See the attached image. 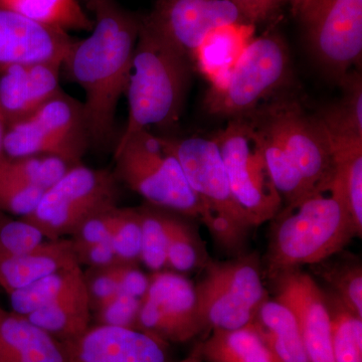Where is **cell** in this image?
I'll return each instance as SVG.
<instances>
[{"label": "cell", "instance_id": "cell-1", "mask_svg": "<svg viewBox=\"0 0 362 362\" xmlns=\"http://www.w3.org/2000/svg\"><path fill=\"white\" fill-rule=\"evenodd\" d=\"M94 25L89 37L75 40L62 71L85 93L86 118L92 145L110 144L117 106L125 95L141 16L117 0H83Z\"/></svg>", "mask_w": 362, "mask_h": 362}, {"label": "cell", "instance_id": "cell-2", "mask_svg": "<svg viewBox=\"0 0 362 362\" xmlns=\"http://www.w3.org/2000/svg\"><path fill=\"white\" fill-rule=\"evenodd\" d=\"M266 274L315 265L359 237L341 187L332 177L302 199L285 204L272 218Z\"/></svg>", "mask_w": 362, "mask_h": 362}, {"label": "cell", "instance_id": "cell-3", "mask_svg": "<svg viewBox=\"0 0 362 362\" xmlns=\"http://www.w3.org/2000/svg\"><path fill=\"white\" fill-rule=\"evenodd\" d=\"M190 64L183 52L141 18L125 93L129 113L118 142L150 127L169 129L178 122L189 87Z\"/></svg>", "mask_w": 362, "mask_h": 362}, {"label": "cell", "instance_id": "cell-4", "mask_svg": "<svg viewBox=\"0 0 362 362\" xmlns=\"http://www.w3.org/2000/svg\"><path fill=\"white\" fill-rule=\"evenodd\" d=\"M165 140L199 201V221L221 250L233 256L243 254L252 228L233 197L216 140L214 137H165Z\"/></svg>", "mask_w": 362, "mask_h": 362}, {"label": "cell", "instance_id": "cell-5", "mask_svg": "<svg viewBox=\"0 0 362 362\" xmlns=\"http://www.w3.org/2000/svg\"><path fill=\"white\" fill-rule=\"evenodd\" d=\"M115 175L147 204L199 220L201 207L165 137L141 130L116 144Z\"/></svg>", "mask_w": 362, "mask_h": 362}, {"label": "cell", "instance_id": "cell-6", "mask_svg": "<svg viewBox=\"0 0 362 362\" xmlns=\"http://www.w3.org/2000/svg\"><path fill=\"white\" fill-rule=\"evenodd\" d=\"M290 78L287 45L276 33H265L247 42L221 85L211 86L204 106L211 115L247 116L287 87Z\"/></svg>", "mask_w": 362, "mask_h": 362}, {"label": "cell", "instance_id": "cell-7", "mask_svg": "<svg viewBox=\"0 0 362 362\" xmlns=\"http://www.w3.org/2000/svg\"><path fill=\"white\" fill-rule=\"evenodd\" d=\"M202 271L195 292L206 329L235 330L252 324L269 299L259 255L243 252L226 261L211 259Z\"/></svg>", "mask_w": 362, "mask_h": 362}, {"label": "cell", "instance_id": "cell-8", "mask_svg": "<svg viewBox=\"0 0 362 362\" xmlns=\"http://www.w3.org/2000/svg\"><path fill=\"white\" fill-rule=\"evenodd\" d=\"M214 139L230 189L252 228L270 221L283 207L272 181L256 128L247 117L230 119Z\"/></svg>", "mask_w": 362, "mask_h": 362}, {"label": "cell", "instance_id": "cell-9", "mask_svg": "<svg viewBox=\"0 0 362 362\" xmlns=\"http://www.w3.org/2000/svg\"><path fill=\"white\" fill-rule=\"evenodd\" d=\"M118 182L108 169L78 164L45 190L39 206L23 220L37 226L47 240L71 238L87 218L118 206Z\"/></svg>", "mask_w": 362, "mask_h": 362}, {"label": "cell", "instance_id": "cell-10", "mask_svg": "<svg viewBox=\"0 0 362 362\" xmlns=\"http://www.w3.org/2000/svg\"><path fill=\"white\" fill-rule=\"evenodd\" d=\"M92 145L84 105L63 90L33 115L7 126L6 158L47 154L74 164L82 163Z\"/></svg>", "mask_w": 362, "mask_h": 362}, {"label": "cell", "instance_id": "cell-11", "mask_svg": "<svg viewBox=\"0 0 362 362\" xmlns=\"http://www.w3.org/2000/svg\"><path fill=\"white\" fill-rule=\"evenodd\" d=\"M247 117L281 145L312 187L332 180V158L327 140L315 117L301 104L280 97L259 106Z\"/></svg>", "mask_w": 362, "mask_h": 362}, {"label": "cell", "instance_id": "cell-12", "mask_svg": "<svg viewBox=\"0 0 362 362\" xmlns=\"http://www.w3.org/2000/svg\"><path fill=\"white\" fill-rule=\"evenodd\" d=\"M319 65L340 80L362 56V0H313L298 16Z\"/></svg>", "mask_w": 362, "mask_h": 362}, {"label": "cell", "instance_id": "cell-13", "mask_svg": "<svg viewBox=\"0 0 362 362\" xmlns=\"http://www.w3.org/2000/svg\"><path fill=\"white\" fill-rule=\"evenodd\" d=\"M140 303L136 329L168 343H185L206 331L195 285L173 271L153 272Z\"/></svg>", "mask_w": 362, "mask_h": 362}, {"label": "cell", "instance_id": "cell-14", "mask_svg": "<svg viewBox=\"0 0 362 362\" xmlns=\"http://www.w3.org/2000/svg\"><path fill=\"white\" fill-rule=\"evenodd\" d=\"M144 18L190 62L214 30L249 25L230 0H158Z\"/></svg>", "mask_w": 362, "mask_h": 362}, {"label": "cell", "instance_id": "cell-15", "mask_svg": "<svg viewBox=\"0 0 362 362\" xmlns=\"http://www.w3.org/2000/svg\"><path fill=\"white\" fill-rule=\"evenodd\" d=\"M274 299L292 312L312 362H334L330 343V319L322 287L301 268L271 279Z\"/></svg>", "mask_w": 362, "mask_h": 362}, {"label": "cell", "instance_id": "cell-16", "mask_svg": "<svg viewBox=\"0 0 362 362\" xmlns=\"http://www.w3.org/2000/svg\"><path fill=\"white\" fill-rule=\"evenodd\" d=\"M66 345L69 362H168V343L131 328L92 325Z\"/></svg>", "mask_w": 362, "mask_h": 362}, {"label": "cell", "instance_id": "cell-17", "mask_svg": "<svg viewBox=\"0 0 362 362\" xmlns=\"http://www.w3.org/2000/svg\"><path fill=\"white\" fill-rule=\"evenodd\" d=\"M63 62L16 64L0 70V114L6 125L33 115L61 92Z\"/></svg>", "mask_w": 362, "mask_h": 362}, {"label": "cell", "instance_id": "cell-18", "mask_svg": "<svg viewBox=\"0 0 362 362\" xmlns=\"http://www.w3.org/2000/svg\"><path fill=\"white\" fill-rule=\"evenodd\" d=\"M75 40L65 30L0 7V70L16 64L64 62Z\"/></svg>", "mask_w": 362, "mask_h": 362}, {"label": "cell", "instance_id": "cell-19", "mask_svg": "<svg viewBox=\"0 0 362 362\" xmlns=\"http://www.w3.org/2000/svg\"><path fill=\"white\" fill-rule=\"evenodd\" d=\"M332 158L333 177L341 187L359 237L362 235V129L335 114L316 117Z\"/></svg>", "mask_w": 362, "mask_h": 362}, {"label": "cell", "instance_id": "cell-20", "mask_svg": "<svg viewBox=\"0 0 362 362\" xmlns=\"http://www.w3.org/2000/svg\"><path fill=\"white\" fill-rule=\"evenodd\" d=\"M0 362H69L66 343L0 307Z\"/></svg>", "mask_w": 362, "mask_h": 362}, {"label": "cell", "instance_id": "cell-21", "mask_svg": "<svg viewBox=\"0 0 362 362\" xmlns=\"http://www.w3.org/2000/svg\"><path fill=\"white\" fill-rule=\"evenodd\" d=\"M78 266L70 239L47 240L25 254L0 256V287L8 295L45 276Z\"/></svg>", "mask_w": 362, "mask_h": 362}, {"label": "cell", "instance_id": "cell-22", "mask_svg": "<svg viewBox=\"0 0 362 362\" xmlns=\"http://www.w3.org/2000/svg\"><path fill=\"white\" fill-rule=\"evenodd\" d=\"M25 318L64 343L73 341L84 334L92 326V311L84 275L52 303Z\"/></svg>", "mask_w": 362, "mask_h": 362}, {"label": "cell", "instance_id": "cell-23", "mask_svg": "<svg viewBox=\"0 0 362 362\" xmlns=\"http://www.w3.org/2000/svg\"><path fill=\"white\" fill-rule=\"evenodd\" d=\"M252 325L279 362H312L296 319L289 308L277 300L267 299Z\"/></svg>", "mask_w": 362, "mask_h": 362}, {"label": "cell", "instance_id": "cell-24", "mask_svg": "<svg viewBox=\"0 0 362 362\" xmlns=\"http://www.w3.org/2000/svg\"><path fill=\"white\" fill-rule=\"evenodd\" d=\"M251 25L223 26L207 35L194 62L211 86L221 85L249 42Z\"/></svg>", "mask_w": 362, "mask_h": 362}, {"label": "cell", "instance_id": "cell-25", "mask_svg": "<svg viewBox=\"0 0 362 362\" xmlns=\"http://www.w3.org/2000/svg\"><path fill=\"white\" fill-rule=\"evenodd\" d=\"M197 346L204 362H279L252 324L235 330H213Z\"/></svg>", "mask_w": 362, "mask_h": 362}, {"label": "cell", "instance_id": "cell-26", "mask_svg": "<svg viewBox=\"0 0 362 362\" xmlns=\"http://www.w3.org/2000/svg\"><path fill=\"white\" fill-rule=\"evenodd\" d=\"M0 7L66 33L90 32L94 25L80 0H0Z\"/></svg>", "mask_w": 362, "mask_h": 362}, {"label": "cell", "instance_id": "cell-27", "mask_svg": "<svg viewBox=\"0 0 362 362\" xmlns=\"http://www.w3.org/2000/svg\"><path fill=\"white\" fill-rule=\"evenodd\" d=\"M310 267L326 288L362 317V265L358 257L342 250Z\"/></svg>", "mask_w": 362, "mask_h": 362}, {"label": "cell", "instance_id": "cell-28", "mask_svg": "<svg viewBox=\"0 0 362 362\" xmlns=\"http://www.w3.org/2000/svg\"><path fill=\"white\" fill-rule=\"evenodd\" d=\"M322 289L329 313L333 361L362 362V317L328 288Z\"/></svg>", "mask_w": 362, "mask_h": 362}, {"label": "cell", "instance_id": "cell-29", "mask_svg": "<svg viewBox=\"0 0 362 362\" xmlns=\"http://www.w3.org/2000/svg\"><path fill=\"white\" fill-rule=\"evenodd\" d=\"M173 211L169 226L166 270L185 275L202 270L211 257L195 226L187 216Z\"/></svg>", "mask_w": 362, "mask_h": 362}, {"label": "cell", "instance_id": "cell-30", "mask_svg": "<svg viewBox=\"0 0 362 362\" xmlns=\"http://www.w3.org/2000/svg\"><path fill=\"white\" fill-rule=\"evenodd\" d=\"M252 124L258 132L272 181L282 199L283 204L296 202L316 188L312 187L305 180L284 148L265 131Z\"/></svg>", "mask_w": 362, "mask_h": 362}, {"label": "cell", "instance_id": "cell-31", "mask_svg": "<svg viewBox=\"0 0 362 362\" xmlns=\"http://www.w3.org/2000/svg\"><path fill=\"white\" fill-rule=\"evenodd\" d=\"M82 275L83 269L80 266L74 267L45 276L32 284L9 293L11 312L26 317L44 308Z\"/></svg>", "mask_w": 362, "mask_h": 362}, {"label": "cell", "instance_id": "cell-32", "mask_svg": "<svg viewBox=\"0 0 362 362\" xmlns=\"http://www.w3.org/2000/svg\"><path fill=\"white\" fill-rule=\"evenodd\" d=\"M76 165L61 157L35 154L6 158L0 165V175L47 190Z\"/></svg>", "mask_w": 362, "mask_h": 362}, {"label": "cell", "instance_id": "cell-33", "mask_svg": "<svg viewBox=\"0 0 362 362\" xmlns=\"http://www.w3.org/2000/svg\"><path fill=\"white\" fill-rule=\"evenodd\" d=\"M141 216V263L149 270H166L169 226L173 211L152 204L138 207Z\"/></svg>", "mask_w": 362, "mask_h": 362}, {"label": "cell", "instance_id": "cell-34", "mask_svg": "<svg viewBox=\"0 0 362 362\" xmlns=\"http://www.w3.org/2000/svg\"><path fill=\"white\" fill-rule=\"evenodd\" d=\"M141 216L139 209L118 207L111 233V244L123 264L141 263Z\"/></svg>", "mask_w": 362, "mask_h": 362}, {"label": "cell", "instance_id": "cell-35", "mask_svg": "<svg viewBox=\"0 0 362 362\" xmlns=\"http://www.w3.org/2000/svg\"><path fill=\"white\" fill-rule=\"evenodd\" d=\"M47 240L30 221L11 218L0 211V256H18L32 251Z\"/></svg>", "mask_w": 362, "mask_h": 362}, {"label": "cell", "instance_id": "cell-36", "mask_svg": "<svg viewBox=\"0 0 362 362\" xmlns=\"http://www.w3.org/2000/svg\"><path fill=\"white\" fill-rule=\"evenodd\" d=\"M45 190L0 175V211L28 218L39 206Z\"/></svg>", "mask_w": 362, "mask_h": 362}, {"label": "cell", "instance_id": "cell-37", "mask_svg": "<svg viewBox=\"0 0 362 362\" xmlns=\"http://www.w3.org/2000/svg\"><path fill=\"white\" fill-rule=\"evenodd\" d=\"M140 303L141 299L119 292L108 303L92 314L94 325L136 329Z\"/></svg>", "mask_w": 362, "mask_h": 362}, {"label": "cell", "instance_id": "cell-38", "mask_svg": "<svg viewBox=\"0 0 362 362\" xmlns=\"http://www.w3.org/2000/svg\"><path fill=\"white\" fill-rule=\"evenodd\" d=\"M88 268L83 271L92 314L108 303L119 293V266Z\"/></svg>", "mask_w": 362, "mask_h": 362}, {"label": "cell", "instance_id": "cell-39", "mask_svg": "<svg viewBox=\"0 0 362 362\" xmlns=\"http://www.w3.org/2000/svg\"><path fill=\"white\" fill-rule=\"evenodd\" d=\"M118 207H112L87 218L69 239L75 245H90L108 240L111 242L112 230Z\"/></svg>", "mask_w": 362, "mask_h": 362}, {"label": "cell", "instance_id": "cell-40", "mask_svg": "<svg viewBox=\"0 0 362 362\" xmlns=\"http://www.w3.org/2000/svg\"><path fill=\"white\" fill-rule=\"evenodd\" d=\"M76 259L78 266H87L88 268H106L121 263L115 250L108 242L95 243L90 245L73 244Z\"/></svg>", "mask_w": 362, "mask_h": 362}, {"label": "cell", "instance_id": "cell-41", "mask_svg": "<svg viewBox=\"0 0 362 362\" xmlns=\"http://www.w3.org/2000/svg\"><path fill=\"white\" fill-rule=\"evenodd\" d=\"M249 25L264 23L278 13L288 0H230Z\"/></svg>", "mask_w": 362, "mask_h": 362}, {"label": "cell", "instance_id": "cell-42", "mask_svg": "<svg viewBox=\"0 0 362 362\" xmlns=\"http://www.w3.org/2000/svg\"><path fill=\"white\" fill-rule=\"evenodd\" d=\"M119 292L141 299L148 289L149 276L134 264H121L119 266Z\"/></svg>", "mask_w": 362, "mask_h": 362}, {"label": "cell", "instance_id": "cell-43", "mask_svg": "<svg viewBox=\"0 0 362 362\" xmlns=\"http://www.w3.org/2000/svg\"><path fill=\"white\" fill-rule=\"evenodd\" d=\"M312 1L313 0H288L287 4L291 7L292 13L298 18Z\"/></svg>", "mask_w": 362, "mask_h": 362}, {"label": "cell", "instance_id": "cell-44", "mask_svg": "<svg viewBox=\"0 0 362 362\" xmlns=\"http://www.w3.org/2000/svg\"><path fill=\"white\" fill-rule=\"evenodd\" d=\"M6 128L7 125L6 121H4V119L2 118L1 114H0V165H1L2 162L6 159L4 149V135H6Z\"/></svg>", "mask_w": 362, "mask_h": 362}, {"label": "cell", "instance_id": "cell-45", "mask_svg": "<svg viewBox=\"0 0 362 362\" xmlns=\"http://www.w3.org/2000/svg\"><path fill=\"white\" fill-rule=\"evenodd\" d=\"M180 362H204L202 358L201 352H199V346L195 347V349L190 352L189 356H187Z\"/></svg>", "mask_w": 362, "mask_h": 362}]
</instances>
